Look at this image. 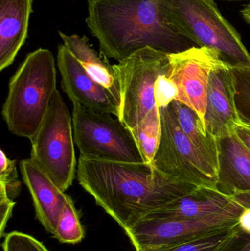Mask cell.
Instances as JSON below:
<instances>
[{
  "mask_svg": "<svg viewBox=\"0 0 250 251\" xmlns=\"http://www.w3.org/2000/svg\"><path fill=\"white\" fill-rule=\"evenodd\" d=\"M57 67L61 75V86L73 104L100 113L120 116V104L114 96L94 81L76 57L60 44L57 50Z\"/></svg>",
  "mask_w": 250,
  "mask_h": 251,
  "instance_id": "cell-11",
  "label": "cell"
},
{
  "mask_svg": "<svg viewBox=\"0 0 250 251\" xmlns=\"http://www.w3.org/2000/svg\"><path fill=\"white\" fill-rule=\"evenodd\" d=\"M235 94L231 65L223 60L210 74L204 119L207 132L217 139L233 134L240 122Z\"/></svg>",
  "mask_w": 250,
  "mask_h": 251,
  "instance_id": "cell-12",
  "label": "cell"
},
{
  "mask_svg": "<svg viewBox=\"0 0 250 251\" xmlns=\"http://www.w3.org/2000/svg\"><path fill=\"white\" fill-rule=\"evenodd\" d=\"M166 73L161 75L156 82L154 97H155L156 104L159 109L170 105L177 99V88L176 85L166 76Z\"/></svg>",
  "mask_w": 250,
  "mask_h": 251,
  "instance_id": "cell-25",
  "label": "cell"
},
{
  "mask_svg": "<svg viewBox=\"0 0 250 251\" xmlns=\"http://www.w3.org/2000/svg\"><path fill=\"white\" fill-rule=\"evenodd\" d=\"M241 14L245 21L250 25V3L246 4L241 10Z\"/></svg>",
  "mask_w": 250,
  "mask_h": 251,
  "instance_id": "cell-30",
  "label": "cell"
},
{
  "mask_svg": "<svg viewBox=\"0 0 250 251\" xmlns=\"http://www.w3.org/2000/svg\"><path fill=\"white\" fill-rule=\"evenodd\" d=\"M235 226L223 228L180 244L146 248L136 251H218Z\"/></svg>",
  "mask_w": 250,
  "mask_h": 251,
  "instance_id": "cell-21",
  "label": "cell"
},
{
  "mask_svg": "<svg viewBox=\"0 0 250 251\" xmlns=\"http://www.w3.org/2000/svg\"><path fill=\"white\" fill-rule=\"evenodd\" d=\"M30 141V159L66 192L76 178L78 162L72 114L58 90L54 92L46 116Z\"/></svg>",
  "mask_w": 250,
  "mask_h": 251,
  "instance_id": "cell-5",
  "label": "cell"
},
{
  "mask_svg": "<svg viewBox=\"0 0 250 251\" xmlns=\"http://www.w3.org/2000/svg\"><path fill=\"white\" fill-rule=\"evenodd\" d=\"M217 189L230 196L250 198V151L235 133L217 139Z\"/></svg>",
  "mask_w": 250,
  "mask_h": 251,
  "instance_id": "cell-15",
  "label": "cell"
},
{
  "mask_svg": "<svg viewBox=\"0 0 250 251\" xmlns=\"http://www.w3.org/2000/svg\"><path fill=\"white\" fill-rule=\"evenodd\" d=\"M235 134L250 151V125L239 122L235 128Z\"/></svg>",
  "mask_w": 250,
  "mask_h": 251,
  "instance_id": "cell-28",
  "label": "cell"
},
{
  "mask_svg": "<svg viewBox=\"0 0 250 251\" xmlns=\"http://www.w3.org/2000/svg\"><path fill=\"white\" fill-rule=\"evenodd\" d=\"M227 1H250V0H227Z\"/></svg>",
  "mask_w": 250,
  "mask_h": 251,
  "instance_id": "cell-31",
  "label": "cell"
},
{
  "mask_svg": "<svg viewBox=\"0 0 250 251\" xmlns=\"http://www.w3.org/2000/svg\"><path fill=\"white\" fill-rule=\"evenodd\" d=\"M52 235L60 243L73 245L80 243L85 237V230L70 196L68 198L67 203Z\"/></svg>",
  "mask_w": 250,
  "mask_h": 251,
  "instance_id": "cell-20",
  "label": "cell"
},
{
  "mask_svg": "<svg viewBox=\"0 0 250 251\" xmlns=\"http://www.w3.org/2000/svg\"><path fill=\"white\" fill-rule=\"evenodd\" d=\"M55 60L50 50L29 53L10 78L1 114L9 131L31 139L44 122L57 91Z\"/></svg>",
  "mask_w": 250,
  "mask_h": 251,
  "instance_id": "cell-3",
  "label": "cell"
},
{
  "mask_svg": "<svg viewBox=\"0 0 250 251\" xmlns=\"http://www.w3.org/2000/svg\"><path fill=\"white\" fill-rule=\"evenodd\" d=\"M181 128L192 146L218 174L217 139L207 132L205 125L192 109L180 101L171 103Z\"/></svg>",
  "mask_w": 250,
  "mask_h": 251,
  "instance_id": "cell-18",
  "label": "cell"
},
{
  "mask_svg": "<svg viewBox=\"0 0 250 251\" xmlns=\"http://www.w3.org/2000/svg\"><path fill=\"white\" fill-rule=\"evenodd\" d=\"M19 168L32 196L37 218L48 233L54 234L68 196L30 158L21 161Z\"/></svg>",
  "mask_w": 250,
  "mask_h": 251,
  "instance_id": "cell-14",
  "label": "cell"
},
{
  "mask_svg": "<svg viewBox=\"0 0 250 251\" xmlns=\"http://www.w3.org/2000/svg\"><path fill=\"white\" fill-rule=\"evenodd\" d=\"M159 109L150 113L136 129L132 131L143 153L145 162L152 163L161 138Z\"/></svg>",
  "mask_w": 250,
  "mask_h": 251,
  "instance_id": "cell-19",
  "label": "cell"
},
{
  "mask_svg": "<svg viewBox=\"0 0 250 251\" xmlns=\"http://www.w3.org/2000/svg\"><path fill=\"white\" fill-rule=\"evenodd\" d=\"M238 226L242 231L250 234V208H245L239 217Z\"/></svg>",
  "mask_w": 250,
  "mask_h": 251,
  "instance_id": "cell-29",
  "label": "cell"
},
{
  "mask_svg": "<svg viewBox=\"0 0 250 251\" xmlns=\"http://www.w3.org/2000/svg\"><path fill=\"white\" fill-rule=\"evenodd\" d=\"M113 66L121 97L119 119L134 131L158 108L154 97L156 82L168 71L169 54L146 47Z\"/></svg>",
  "mask_w": 250,
  "mask_h": 251,
  "instance_id": "cell-6",
  "label": "cell"
},
{
  "mask_svg": "<svg viewBox=\"0 0 250 251\" xmlns=\"http://www.w3.org/2000/svg\"><path fill=\"white\" fill-rule=\"evenodd\" d=\"M22 190L16 160L9 159L2 149L0 150V191L13 201Z\"/></svg>",
  "mask_w": 250,
  "mask_h": 251,
  "instance_id": "cell-23",
  "label": "cell"
},
{
  "mask_svg": "<svg viewBox=\"0 0 250 251\" xmlns=\"http://www.w3.org/2000/svg\"><path fill=\"white\" fill-rule=\"evenodd\" d=\"M239 218L220 217L205 219H178L147 215L126 230L136 250L173 246L205 234L233 227Z\"/></svg>",
  "mask_w": 250,
  "mask_h": 251,
  "instance_id": "cell-10",
  "label": "cell"
},
{
  "mask_svg": "<svg viewBox=\"0 0 250 251\" xmlns=\"http://www.w3.org/2000/svg\"><path fill=\"white\" fill-rule=\"evenodd\" d=\"M32 0H0V71L14 61L24 44Z\"/></svg>",
  "mask_w": 250,
  "mask_h": 251,
  "instance_id": "cell-16",
  "label": "cell"
},
{
  "mask_svg": "<svg viewBox=\"0 0 250 251\" xmlns=\"http://www.w3.org/2000/svg\"><path fill=\"white\" fill-rule=\"evenodd\" d=\"M161 138L152 164L176 179L217 189V171L192 146L181 128L173 105L159 109Z\"/></svg>",
  "mask_w": 250,
  "mask_h": 251,
  "instance_id": "cell-8",
  "label": "cell"
},
{
  "mask_svg": "<svg viewBox=\"0 0 250 251\" xmlns=\"http://www.w3.org/2000/svg\"><path fill=\"white\" fill-rule=\"evenodd\" d=\"M245 209V206L234 196H227L217 189L198 187L191 193L148 215L178 219L239 218Z\"/></svg>",
  "mask_w": 250,
  "mask_h": 251,
  "instance_id": "cell-13",
  "label": "cell"
},
{
  "mask_svg": "<svg viewBox=\"0 0 250 251\" xmlns=\"http://www.w3.org/2000/svg\"><path fill=\"white\" fill-rule=\"evenodd\" d=\"M231 67L236 88L235 101L239 119L250 125V66Z\"/></svg>",
  "mask_w": 250,
  "mask_h": 251,
  "instance_id": "cell-22",
  "label": "cell"
},
{
  "mask_svg": "<svg viewBox=\"0 0 250 251\" xmlns=\"http://www.w3.org/2000/svg\"><path fill=\"white\" fill-rule=\"evenodd\" d=\"M176 29L199 47L217 50L231 66H250V54L214 0H161Z\"/></svg>",
  "mask_w": 250,
  "mask_h": 251,
  "instance_id": "cell-4",
  "label": "cell"
},
{
  "mask_svg": "<svg viewBox=\"0 0 250 251\" xmlns=\"http://www.w3.org/2000/svg\"><path fill=\"white\" fill-rule=\"evenodd\" d=\"M15 202L9 199L8 196L0 191V211H1V226H0V234L2 237L4 234V228L7 225V221L11 217L12 212L14 207Z\"/></svg>",
  "mask_w": 250,
  "mask_h": 251,
  "instance_id": "cell-27",
  "label": "cell"
},
{
  "mask_svg": "<svg viewBox=\"0 0 250 251\" xmlns=\"http://www.w3.org/2000/svg\"><path fill=\"white\" fill-rule=\"evenodd\" d=\"M76 178L124 231L145 215L198 187L164 174L150 162H114L82 156Z\"/></svg>",
  "mask_w": 250,
  "mask_h": 251,
  "instance_id": "cell-1",
  "label": "cell"
},
{
  "mask_svg": "<svg viewBox=\"0 0 250 251\" xmlns=\"http://www.w3.org/2000/svg\"><path fill=\"white\" fill-rule=\"evenodd\" d=\"M65 47L81 63L87 73L100 85L107 88L120 106V85L113 66L105 57H101L85 37L78 35H67L59 32Z\"/></svg>",
  "mask_w": 250,
  "mask_h": 251,
  "instance_id": "cell-17",
  "label": "cell"
},
{
  "mask_svg": "<svg viewBox=\"0 0 250 251\" xmlns=\"http://www.w3.org/2000/svg\"><path fill=\"white\" fill-rule=\"evenodd\" d=\"M2 249L4 251H48L42 243L32 236L19 231L6 234Z\"/></svg>",
  "mask_w": 250,
  "mask_h": 251,
  "instance_id": "cell-24",
  "label": "cell"
},
{
  "mask_svg": "<svg viewBox=\"0 0 250 251\" xmlns=\"http://www.w3.org/2000/svg\"><path fill=\"white\" fill-rule=\"evenodd\" d=\"M218 251H250V234L242 231L237 224Z\"/></svg>",
  "mask_w": 250,
  "mask_h": 251,
  "instance_id": "cell-26",
  "label": "cell"
},
{
  "mask_svg": "<svg viewBox=\"0 0 250 251\" xmlns=\"http://www.w3.org/2000/svg\"><path fill=\"white\" fill-rule=\"evenodd\" d=\"M166 76L176 85L177 99L199 116L204 123L210 74L223 60L217 50L195 46L169 54ZM205 125V124H204Z\"/></svg>",
  "mask_w": 250,
  "mask_h": 251,
  "instance_id": "cell-9",
  "label": "cell"
},
{
  "mask_svg": "<svg viewBox=\"0 0 250 251\" xmlns=\"http://www.w3.org/2000/svg\"><path fill=\"white\" fill-rule=\"evenodd\" d=\"M72 123L80 156L114 162H145L132 130L113 115L73 104Z\"/></svg>",
  "mask_w": 250,
  "mask_h": 251,
  "instance_id": "cell-7",
  "label": "cell"
},
{
  "mask_svg": "<svg viewBox=\"0 0 250 251\" xmlns=\"http://www.w3.org/2000/svg\"><path fill=\"white\" fill-rule=\"evenodd\" d=\"M87 25L106 58L121 62L146 47L170 54L196 46L170 22L161 0H87Z\"/></svg>",
  "mask_w": 250,
  "mask_h": 251,
  "instance_id": "cell-2",
  "label": "cell"
}]
</instances>
